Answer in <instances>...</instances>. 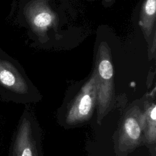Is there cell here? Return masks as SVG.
<instances>
[{
  "instance_id": "6da1fadb",
  "label": "cell",
  "mask_w": 156,
  "mask_h": 156,
  "mask_svg": "<svg viewBox=\"0 0 156 156\" xmlns=\"http://www.w3.org/2000/svg\"><path fill=\"white\" fill-rule=\"evenodd\" d=\"M96 58L97 123L101 125L112 107L115 96L110 49L105 42L100 43Z\"/></svg>"
},
{
  "instance_id": "7a4b0ae2",
  "label": "cell",
  "mask_w": 156,
  "mask_h": 156,
  "mask_svg": "<svg viewBox=\"0 0 156 156\" xmlns=\"http://www.w3.org/2000/svg\"><path fill=\"white\" fill-rule=\"evenodd\" d=\"M113 140L116 156H127L143 143V106L133 104L124 112Z\"/></svg>"
},
{
  "instance_id": "3957f363",
  "label": "cell",
  "mask_w": 156,
  "mask_h": 156,
  "mask_svg": "<svg viewBox=\"0 0 156 156\" xmlns=\"http://www.w3.org/2000/svg\"><path fill=\"white\" fill-rule=\"evenodd\" d=\"M96 71L94 69L70 104L65 115V122L68 126H76L88 121L96 107Z\"/></svg>"
},
{
  "instance_id": "277c9868",
  "label": "cell",
  "mask_w": 156,
  "mask_h": 156,
  "mask_svg": "<svg viewBox=\"0 0 156 156\" xmlns=\"http://www.w3.org/2000/svg\"><path fill=\"white\" fill-rule=\"evenodd\" d=\"M29 92L27 80L20 66L0 48V94L13 98L24 96Z\"/></svg>"
},
{
  "instance_id": "5b68a950",
  "label": "cell",
  "mask_w": 156,
  "mask_h": 156,
  "mask_svg": "<svg viewBox=\"0 0 156 156\" xmlns=\"http://www.w3.org/2000/svg\"><path fill=\"white\" fill-rule=\"evenodd\" d=\"M32 117L24 115L18 125L12 156H40V135Z\"/></svg>"
},
{
  "instance_id": "8992f818",
  "label": "cell",
  "mask_w": 156,
  "mask_h": 156,
  "mask_svg": "<svg viewBox=\"0 0 156 156\" xmlns=\"http://www.w3.org/2000/svg\"><path fill=\"white\" fill-rule=\"evenodd\" d=\"M24 15L35 33L46 32L56 22V16L44 0H31L24 8Z\"/></svg>"
},
{
  "instance_id": "52a82bcc",
  "label": "cell",
  "mask_w": 156,
  "mask_h": 156,
  "mask_svg": "<svg viewBox=\"0 0 156 156\" xmlns=\"http://www.w3.org/2000/svg\"><path fill=\"white\" fill-rule=\"evenodd\" d=\"M155 93L151 94L143 103V143L147 146H155L156 141V104Z\"/></svg>"
},
{
  "instance_id": "ba28073f",
  "label": "cell",
  "mask_w": 156,
  "mask_h": 156,
  "mask_svg": "<svg viewBox=\"0 0 156 156\" xmlns=\"http://www.w3.org/2000/svg\"><path fill=\"white\" fill-rule=\"evenodd\" d=\"M156 0H145L143 4L139 23L146 37L153 31L155 22Z\"/></svg>"
},
{
  "instance_id": "9c48e42d",
  "label": "cell",
  "mask_w": 156,
  "mask_h": 156,
  "mask_svg": "<svg viewBox=\"0 0 156 156\" xmlns=\"http://www.w3.org/2000/svg\"><path fill=\"white\" fill-rule=\"evenodd\" d=\"M112 1V0H104V2L107 4V3H109V2H110Z\"/></svg>"
}]
</instances>
